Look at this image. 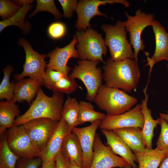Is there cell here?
<instances>
[{"label":"cell","mask_w":168,"mask_h":168,"mask_svg":"<svg viewBox=\"0 0 168 168\" xmlns=\"http://www.w3.org/2000/svg\"><path fill=\"white\" fill-rule=\"evenodd\" d=\"M61 5L63 16L66 18L71 17L76 10L77 5V1L76 0H59Z\"/></svg>","instance_id":"36"},{"label":"cell","mask_w":168,"mask_h":168,"mask_svg":"<svg viewBox=\"0 0 168 168\" xmlns=\"http://www.w3.org/2000/svg\"><path fill=\"white\" fill-rule=\"evenodd\" d=\"M18 44L24 49L26 59L23 71L19 74L15 75V79L19 81L26 77H29L30 78L40 81L42 84L45 77V68H46L47 64L45 59L47 55L40 54L35 51L29 43L25 39H20Z\"/></svg>","instance_id":"8"},{"label":"cell","mask_w":168,"mask_h":168,"mask_svg":"<svg viewBox=\"0 0 168 168\" xmlns=\"http://www.w3.org/2000/svg\"><path fill=\"white\" fill-rule=\"evenodd\" d=\"M143 124L141 104H138L133 109L123 113L115 115H106L101 121L99 127L101 129L112 131L130 127L142 129Z\"/></svg>","instance_id":"10"},{"label":"cell","mask_w":168,"mask_h":168,"mask_svg":"<svg viewBox=\"0 0 168 168\" xmlns=\"http://www.w3.org/2000/svg\"><path fill=\"white\" fill-rule=\"evenodd\" d=\"M41 168H56L54 160L45 163H42Z\"/></svg>","instance_id":"40"},{"label":"cell","mask_w":168,"mask_h":168,"mask_svg":"<svg viewBox=\"0 0 168 168\" xmlns=\"http://www.w3.org/2000/svg\"><path fill=\"white\" fill-rule=\"evenodd\" d=\"M102 29L105 34V43L108 47L110 58L114 61L134 59V53L128 41L124 21H118L114 26L104 24Z\"/></svg>","instance_id":"4"},{"label":"cell","mask_w":168,"mask_h":168,"mask_svg":"<svg viewBox=\"0 0 168 168\" xmlns=\"http://www.w3.org/2000/svg\"><path fill=\"white\" fill-rule=\"evenodd\" d=\"M41 85L40 81L30 78L18 81L15 84L12 101L15 103L25 101L30 105Z\"/></svg>","instance_id":"19"},{"label":"cell","mask_w":168,"mask_h":168,"mask_svg":"<svg viewBox=\"0 0 168 168\" xmlns=\"http://www.w3.org/2000/svg\"><path fill=\"white\" fill-rule=\"evenodd\" d=\"M148 83H147L146 86L143 90L145 98L144 99L142 100L141 104V111L144 117V124L142 131L146 147L151 149L152 148L154 130L157 125L159 124L160 118L154 119L152 116V111L148 109L147 106V103L149 96L147 93V90Z\"/></svg>","instance_id":"20"},{"label":"cell","mask_w":168,"mask_h":168,"mask_svg":"<svg viewBox=\"0 0 168 168\" xmlns=\"http://www.w3.org/2000/svg\"><path fill=\"white\" fill-rule=\"evenodd\" d=\"M167 69L168 70V62L167 65Z\"/></svg>","instance_id":"45"},{"label":"cell","mask_w":168,"mask_h":168,"mask_svg":"<svg viewBox=\"0 0 168 168\" xmlns=\"http://www.w3.org/2000/svg\"><path fill=\"white\" fill-rule=\"evenodd\" d=\"M46 68L45 76L42 85L51 90L56 82L65 76L59 71L49 68Z\"/></svg>","instance_id":"34"},{"label":"cell","mask_w":168,"mask_h":168,"mask_svg":"<svg viewBox=\"0 0 168 168\" xmlns=\"http://www.w3.org/2000/svg\"><path fill=\"white\" fill-rule=\"evenodd\" d=\"M80 87L75 79L69 76H64L54 84L51 90L54 92L70 94Z\"/></svg>","instance_id":"30"},{"label":"cell","mask_w":168,"mask_h":168,"mask_svg":"<svg viewBox=\"0 0 168 168\" xmlns=\"http://www.w3.org/2000/svg\"><path fill=\"white\" fill-rule=\"evenodd\" d=\"M118 168H132L131 166L129 164L123 167H119Z\"/></svg>","instance_id":"44"},{"label":"cell","mask_w":168,"mask_h":168,"mask_svg":"<svg viewBox=\"0 0 168 168\" xmlns=\"http://www.w3.org/2000/svg\"><path fill=\"white\" fill-rule=\"evenodd\" d=\"M158 168H168V156L162 161Z\"/></svg>","instance_id":"41"},{"label":"cell","mask_w":168,"mask_h":168,"mask_svg":"<svg viewBox=\"0 0 168 168\" xmlns=\"http://www.w3.org/2000/svg\"><path fill=\"white\" fill-rule=\"evenodd\" d=\"M8 145L19 157L25 159L40 157L41 152L35 144L22 125L9 129L6 136Z\"/></svg>","instance_id":"9"},{"label":"cell","mask_w":168,"mask_h":168,"mask_svg":"<svg viewBox=\"0 0 168 168\" xmlns=\"http://www.w3.org/2000/svg\"><path fill=\"white\" fill-rule=\"evenodd\" d=\"M137 101L136 98L126 92L105 84L100 87L94 100L98 107L109 115L120 114L130 110Z\"/></svg>","instance_id":"3"},{"label":"cell","mask_w":168,"mask_h":168,"mask_svg":"<svg viewBox=\"0 0 168 168\" xmlns=\"http://www.w3.org/2000/svg\"><path fill=\"white\" fill-rule=\"evenodd\" d=\"M20 8L12 1L0 0V16L2 20L7 19L13 16Z\"/></svg>","instance_id":"33"},{"label":"cell","mask_w":168,"mask_h":168,"mask_svg":"<svg viewBox=\"0 0 168 168\" xmlns=\"http://www.w3.org/2000/svg\"><path fill=\"white\" fill-rule=\"evenodd\" d=\"M42 164L40 157L25 159L20 163L17 168H38Z\"/></svg>","instance_id":"37"},{"label":"cell","mask_w":168,"mask_h":168,"mask_svg":"<svg viewBox=\"0 0 168 168\" xmlns=\"http://www.w3.org/2000/svg\"><path fill=\"white\" fill-rule=\"evenodd\" d=\"M101 130L106 138L107 145L113 152L123 159L132 168H138L135 155L122 139L113 131Z\"/></svg>","instance_id":"18"},{"label":"cell","mask_w":168,"mask_h":168,"mask_svg":"<svg viewBox=\"0 0 168 168\" xmlns=\"http://www.w3.org/2000/svg\"><path fill=\"white\" fill-rule=\"evenodd\" d=\"M77 41V51L81 60L101 61L104 64L103 55L106 56L107 48L100 34L89 28L77 31L75 35Z\"/></svg>","instance_id":"6"},{"label":"cell","mask_w":168,"mask_h":168,"mask_svg":"<svg viewBox=\"0 0 168 168\" xmlns=\"http://www.w3.org/2000/svg\"><path fill=\"white\" fill-rule=\"evenodd\" d=\"M127 20L124 21L126 31L128 32L130 44L134 51V60L138 62V54L141 50L143 51L145 45L141 39L143 30L149 26H152L154 20V14H146L138 9L134 16L125 12Z\"/></svg>","instance_id":"7"},{"label":"cell","mask_w":168,"mask_h":168,"mask_svg":"<svg viewBox=\"0 0 168 168\" xmlns=\"http://www.w3.org/2000/svg\"><path fill=\"white\" fill-rule=\"evenodd\" d=\"M63 96L61 93L54 92L52 96H47L41 88L28 110L16 117L13 126L21 125L32 120L47 118L59 121L64 104Z\"/></svg>","instance_id":"2"},{"label":"cell","mask_w":168,"mask_h":168,"mask_svg":"<svg viewBox=\"0 0 168 168\" xmlns=\"http://www.w3.org/2000/svg\"><path fill=\"white\" fill-rule=\"evenodd\" d=\"M41 11L50 12L53 14L56 19H60L62 16V15L58 10L54 1L53 0H37L35 10L30 14L29 17H32Z\"/></svg>","instance_id":"31"},{"label":"cell","mask_w":168,"mask_h":168,"mask_svg":"<svg viewBox=\"0 0 168 168\" xmlns=\"http://www.w3.org/2000/svg\"><path fill=\"white\" fill-rule=\"evenodd\" d=\"M79 111L77 126L86 122L93 123L97 121H101L106 115L94 110V107L90 102L80 101L79 103Z\"/></svg>","instance_id":"27"},{"label":"cell","mask_w":168,"mask_h":168,"mask_svg":"<svg viewBox=\"0 0 168 168\" xmlns=\"http://www.w3.org/2000/svg\"><path fill=\"white\" fill-rule=\"evenodd\" d=\"M70 168H82L77 165L72 161L69 160Z\"/></svg>","instance_id":"42"},{"label":"cell","mask_w":168,"mask_h":168,"mask_svg":"<svg viewBox=\"0 0 168 168\" xmlns=\"http://www.w3.org/2000/svg\"><path fill=\"white\" fill-rule=\"evenodd\" d=\"M19 158L9 147L6 137L2 135L0 144V168H15Z\"/></svg>","instance_id":"28"},{"label":"cell","mask_w":168,"mask_h":168,"mask_svg":"<svg viewBox=\"0 0 168 168\" xmlns=\"http://www.w3.org/2000/svg\"><path fill=\"white\" fill-rule=\"evenodd\" d=\"M155 35L156 47L153 55L151 58L144 52L147 57V63L145 66L150 67L149 78L154 65L163 60L168 62V33L163 26L158 21L154 20L152 26Z\"/></svg>","instance_id":"17"},{"label":"cell","mask_w":168,"mask_h":168,"mask_svg":"<svg viewBox=\"0 0 168 168\" xmlns=\"http://www.w3.org/2000/svg\"><path fill=\"white\" fill-rule=\"evenodd\" d=\"M72 132V129L65 121L61 118L57 127L41 151L40 158L42 163L53 161L60 151L63 142L65 137Z\"/></svg>","instance_id":"16"},{"label":"cell","mask_w":168,"mask_h":168,"mask_svg":"<svg viewBox=\"0 0 168 168\" xmlns=\"http://www.w3.org/2000/svg\"><path fill=\"white\" fill-rule=\"evenodd\" d=\"M160 116H161L168 124V113H161L160 114Z\"/></svg>","instance_id":"43"},{"label":"cell","mask_w":168,"mask_h":168,"mask_svg":"<svg viewBox=\"0 0 168 168\" xmlns=\"http://www.w3.org/2000/svg\"><path fill=\"white\" fill-rule=\"evenodd\" d=\"M94 155L90 168H114L125 166L128 164L114 154L110 148L104 145L96 133L93 145Z\"/></svg>","instance_id":"13"},{"label":"cell","mask_w":168,"mask_h":168,"mask_svg":"<svg viewBox=\"0 0 168 168\" xmlns=\"http://www.w3.org/2000/svg\"><path fill=\"white\" fill-rule=\"evenodd\" d=\"M15 5L20 7L27 4H31L33 2L32 0H19L12 1Z\"/></svg>","instance_id":"39"},{"label":"cell","mask_w":168,"mask_h":168,"mask_svg":"<svg viewBox=\"0 0 168 168\" xmlns=\"http://www.w3.org/2000/svg\"><path fill=\"white\" fill-rule=\"evenodd\" d=\"M77 43V38L74 35L71 42L67 45L62 48L56 47L49 53L47 57L49 60L46 68L59 71L65 76H68L71 68L67 65L68 61L71 58H79L78 52L75 48Z\"/></svg>","instance_id":"14"},{"label":"cell","mask_w":168,"mask_h":168,"mask_svg":"<svg viewBox=\"0 0 168 168\" xmlns=\"http://www.w3.org/2000/svg\"><path fill=\"white\" fill-rule=\"evenodd\" d=\"M101 121H97L89 126L82 127H74L72 132L77 136L83 153V161L82 168H90L93 158V145L96 131Z\"/></svg>","instance_id":"15"},{"label":"cell","mask_w":168,"mask_h":168,"mask_svg":"<svg viewBox=\"0 0 168 168\" xmlns=\"http://www.w3.org/2000/svg\"><path fill=\"white\" fill-rule=\"evenodd\" d=\"M113 131L122 139L134 153L142 152L146 147L142 129L130 127Z\"/></svg>","instance_id":"21"},{"label":"cell","mask_w":168,"mask_h":168,"mask_svg":"<svg viewBox=\"0 0 168 168\" xmlns=\"http://www.w3.org/2000/svg\"><path fill=\"white\" fill-rule=\"evenodd\" d=\"M114 3L123 4L126 7H129L130 3L125 0H82L78 2L76 10L78 18L76 24V27L80 31L86 30L91 26L90 21L96 16L107 17L106 15L101 12L99 10L101 5L107 3L113 4Z\"/></svg>","instance_id":"11"},{"label":"cell","mask_w":168,"mask_h":168,"mask_svg":"<svg viewBox=\"0 0 168 168\" xmlns=\"http://www.w3.org/2000/svg\"><path fill=\"white\" fill-rule=\"evenodd\" d=\"M56 168H70L69 160L60 152L54 159Z\"/></svg>","instance_id":"38"},{"label":"cell","mask_w":168,"mask_h":168,"mask_svg":"<svg viewBox=\"0 0 168 168\" xmlns=\"http://www.w3.org/2000/svg\"><path fill=\"white\" fill-rule=\"evenodd\" d=\"M12 100L0 102V134L2 135L7 128L13 126L15 118L19 116L20 110L18 105Z\"/></svg>","instance_id":"24"},{"label":"cell","mask_w":168,"mask_h":168,"mask_svg":"<svg viewBox=\"0 0 168 168\" xmlns=\"http://www.w3.org/2000/svg\"><path fill=\"white\" fill-rule=\"evenodd\" d=\"M79 111V103L77 99L68 97L63 104L61 116L72 130L77 126Z\"/></svg>","instance_id":"26"},{"label":"cell","mask_w":168,"mask_h":168,"mask_svg":"<svg viewBox=\"0 0 168 168\" xmlns=\"http://www.w3.org/2000/svg\"><path fill=\"white\" fill-rule=\"evenodd\" d=\"M60 152L66 157L72 161L78 166L82 167L83 153L79 140L72 132L65 138Z\"/></svg>","instance_id":"22"},{"label":"cell","mask_w":168,"mask_h":168,"mask_svg":"<svg viewBox=\"0 0 168 168\" xmlns=\"http://www.w3.org/2000/svg\"><path fill=\"white\" fill-rule=\"evenodd\" d=\"M134 154L138 163V168H158L162 161L168 156L167 152L156 147H146L143 152Z\"/></svg>","instance_id":"23"},{"label":"cell","mask_w":168,"mask_h":168,"mask_svg":"<svg viewBox=\"0 0 168 168\" xmlns=\"http://www.w3.org/2000/svg\"><path fill=\"white\" fill-rule=\"evenodd\" d=\"M31 4L25 5L20 8L18 11L9 18L0 21V32L6 28L11 26L19 27L24 33H27L30 29L28 22L25 21V19L28 12L32 8Z\"/></svg>","instance_id":"25"},{"label":"cell","mask_w":168,"mask_h":168,"mask_svg":"<svg viewBox=\"0 0 168 168\" xmlns=\"http://www.w3.org/2000/svg\"><path fill=\"white\" fill-rule=\"evenodd\" d=\"M99 61L79 60L68 76L71 79H77L82 82L86 89L87 99L90 102L94 101L103 85V73L100 68L97 67Z\"/></svg>","instance_id":"5"},{"label":"cell","mask_w":168,"mask_h":168,"mask_svg":"<svg viewBox=\"0 0 168 168\" xmlns=\"http://www.w3.org/2000/svg\"><path fill=\"white\" fill-rule=\"evenodd\" d=\"M58 122L49 119L40 118L31 120L22 125L41 152L56 129Z\"/></svg>","instance_id":"12"},{"label":"cell","mask_w":168,"mask_h":168,"mask_svg":"<svg viewBox=\"0 0 168 168\" xmlns=\"http://www.w3.org/2000/svg\"><path fill=\"white\" fill-rule=\"evenodd\" d=\"M160 116L161 131L156 142V148L168 153V124L161 116Z\"/></svg>","instance_id":"32"},{"label":"cell","mask_w":168,"mask_h":168,"mask_svg":"<svg viewBox=\"0 0 168 168\" xmlns=\"http://www.w3.org/2000/svg\"><path fill=\"white\" fill-rule=\"evenodd\" d=\"M66 28L65 25L61 22H56L51 24L48 26L47 33L49 36L53 39H58L65 35Z\"/></svg>","instance_id":"35"},{"label":"cell","mask_w":168,"mask_h":168,"mask_svg":"<svg viewBox=\"0 0 168 168\" xmlns=\"http://www.w3.org/2000/svg\"><path fill=\"white\" fill-rule=\"evenodd\" d=\"M103 68V79L106 86L128 93L136 89L140 75L137 61L128 59L116 62L109 58Z\"/></svg>","instance_id":"1"},{"label":"cell","mask_w":168,"mask_h":168,"mask_svg":"<svg viewBox=\"0 0 168 168\" xmlns=\"http://www.w3.org/2000/svg\"><path fill=\"white\" fill-rule=\"evenodd\" d=\"M13 68L10 66H7L3 69L4 74L2 80L0 84V99L3 100H12L14 94L15 84L10 81V76Z\"/></svg>","instance_id":"29"}]
</instances>
